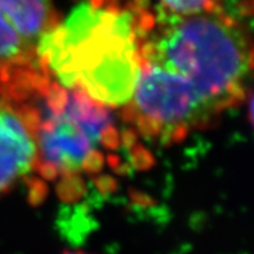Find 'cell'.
Instances as JSON below:
<instances>
[{
  "label": "cell",
  "instance_id": "cell-3",
  "mask_svg": "<svg viewBox=\"0 0 254 254\" xmlns=\"http://www.w3.org/2000/svg\"><path fill=\"white\" fill-rule=\"evenodd\" d=\"M38 112V166L47 181L99 170L103 149L118 145L109 109L54 79L31 99Z\"/></svg>",
  "mask_w": 254,
  "mask_h": 254
},
{
  "label": "cell",
  "instance_id": "cell-2",
  "mask_svg": "<svg viewBox=\"0 0 254 254\" xmlns=\"http://www.w3.org/2000/svg\"><path fill=\"white\" fill-rule=\"evenodd\" d=\"M245 12L217 9L190 16L158 13L140 48L141 63L158 67L213 118L244 100L252 74Z\"/></svg>",
  "mask_w": 254,
  "mask_h": 254
},
{
  "label": "cell",
  "instance_id": "cell-5",
  "mask_svg": "<svg viewBox=\"0 0 254 254\" xmlns=\"http://www.w3.org/2000/svg\"><path fill=\"white\" fill-rule=\"evenodd\" d=\"M38 166V112L30 100L0 97V196Z\"/></svg>",
  "mask_w": 254,
  "mask_h": 254
},
{
  "label": "cell",
  "instance_id": "cell-6",
  "mask_svg": "<svg viewBox=\"0 0 254 254\" xmlns=\"http://www.w3.org/2000/svg\"><path fill=\"white\" fill-rule=\"evenodd\" d=\"M243 0H158L161 12L170 16H190L217 9H236L245 12Z\"/></svg>",
  "mask_w": 254,
  "mask_h": 254
},
{
  "label": "cell",
  "instance_id": "cell-4",
  "mask_svg": "<svg viewBox=\"0 0 254 254\" xmlns=\"http://www.w3.org/2000/svg\"><path fill=\"white\" fill-rule=\"evenodd\" d=\"M59 20L52 0H0V97L30 100L52 79L39 47Z\"/></svg>",
  "mask_w": 254,
  "mask_h": 254
},
{
  "label": "cell",
  "instance_id": "cell-1",
  "mask_svg": "<svg viewBox=\"0 0 254 254\" xmlns=\"http://www.w3.org/2000/svg\"><path fill=\"white\" fill-rule=\"evenodd\" d=\"M154 18L141 0H80L42 40L44 70L104 107H125L134 95L141 43Z\"/></svg>",
  "mask_w": 254,
  "mask_h": 254
},
{
  "label": "cell",
  "instance_id": "cell-7",
  "mask_svg": "<svg viewBox=\"0 0 254 254\" xmlns=\"http://www.w3.org/2000/svg\"><path fill=\"white\" fill-rule=\"evenodd\" d=\"M64 254H88V253H84V252H66V253Z\"/></svg>",
  "mask_w": 254,
  "mask_h": 254
}]
</instances>
